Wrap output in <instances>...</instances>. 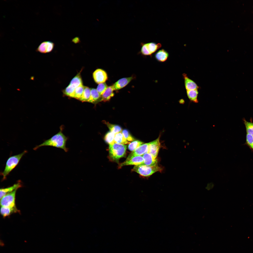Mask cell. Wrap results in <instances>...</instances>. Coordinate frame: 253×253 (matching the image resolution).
Here are the masks:
<instances>
[{"label": "cell", "instance_id": "obj_1", "mask_svg": "<svg viewBox=\"0 0 253 253\" xmlns=\"http://www.w3.org/2000/svg\"><path fill=\"white\" fill-rule=\"evenodd\" d=\"M67 139V138L60 130L50 139L45 141L41 144L34 148V149L36 150L43 146H49L62 149L65 152H67L68 150V149L66 147Z\"/></svg>", "mask_w": 253, "mask_h": 253}, {"label": "cell", "instance_id": "obj_33", "mask_svg": "<svg viewBox=\"0 0 253 253\" xmlns=\"http://www.w3.org/2000/svg\"><path fill=\"white\" fill-rule=\"evenodd\" d=\"M251 148L253 149V144Z\"/></svg>", "mask_w": 253, "mask_h": 253}, {"label": "cell", "instance_id": "obj_3", "mask_svg": "<svg viewBox=\"0 0 253 253\" xmlns=\"http://www.w3.org/2000/svg\"><path fill=\"white\" fill-rule=\"evenodd\" d=\"M24 151L22 153L9 157L6 162L4 169L2 173L3 179H4L9 173L16 167L23 156L26 152Z\"/></svg>", "mask_w": 253, "mask_h": 253}, {"label": "cell", "instance_id": "obj_16", "mask_svg": "<svg viewBox=\"0 0 253 253\" xmlns=\"http://www.w3.org/2000/svg\"><path fill=\"white\" fill-rule=\"evenodd\" d=\"M21 184L18 182L12 186L5 188L1 189L0 190V197L1 199L6 194L10 193L21 187Z\"/></svg>", "mask_w": 253, "mask_h": 253}, {"label": "cell", "instance_id": "obj_18", "mask_svg": "<svg viewBox=\"0 0 253 253\" xmlns=\"http://www.w3.org/2000/svg\"><path fill=\"white\" fill-rule=\"evenodd\" d=\"M0 213L4 217L9 216L12 214L17 212L19 211L16 207H10L1 206Z\"/></svg>", "mask_w": 253, "mask_h": 253}, {"label": "cell", "instance_id": "obj_25", "mask_svg": "<svg viewBox=\"0 0 253 253\" xmlns=\"http://www.w3.org/2000/svg\"><path fill=\"white\" fill-rule=\"evenodd\" d=\"M84 88L85 86L83 85L76 88L74 91L72 97L79 100L82 94Z\"/></svg>", "mask_w": 253, "mask_h": 253}, {"label": "cell", "instance_id": "obj_26", "mask_svg": "<svg viewBox=\"0 0 253 253\" xmlns=\"http://www.w3.org/2000/svg\"><path fill=\"white\" fill-rule=\"evenodd\" d=\"M115 134L111 131L108 132L104 137L105 141L109 144H112L115 143L114 140Z\"/></svg>", "mask_w": 253, "mask_h": 253}, {"label": "cell", "instance_id": "obj_2", "mask_svg": "<svg viewBox=\"0 0 253 253\" xmlns=\"http://www.w3.org/2000/svg\"><path fill=\"white\" fill-rule=\"evenodd\" d=\"M126 149V146L123 144L117 143L109 144V155L111 159L116 161L124 157Z\"/></svg>", "mask_w": 253, "mask_h": 253}, {"label": "cell", "instance_id": "obj_20", "mask_svg": "<svg viewBox=\"0 0 253 253\" xmlns=\"http://www.w3.org/2000/svg\"><path fill=\"white\" fill-rule=\"evenodd\" d=\"M186 93L188 97L191 101L196 103L198 102L197 89L186 90Z\"/></svg>", "mask_w": 253, "mask_h": 253}, {"label": "cell", "instance_id": "obj_7", "mask_svg": "<svg viewBox=\"0 0 253 253\" xmlns=\"http://www.w3.org/2000/svg\"><path fill=\"white\" fill-rule=\"evenodd\" d=\"M82 85L80 74L78 73L71 80L69 85L65 88V91L68 94H72L76 88Z\"/></svg>", "mask_w": 253, "mask_h": 253}, {"label": "cell", "instance_id": "obj_31", "mask_svg": "<svg viewBox=\"0 0 253 253\" xmlns=\"http://www.w3.org/2000/svg\"><path fill=\"white\" fill-rule=\"evenodd\" d=\"M246 141L247 144L251 148L253 144V135L247 133L246 136Z\"/></svg>", "mask_w": 253, "mask_h": 253}, {"label": "cell", "instance_id": "obj_4", "mask_svg": "<svg viewBox=\"0 0 253 253\" xmlns=\"http://www.w3.org/2000/svg\"><path fill=\"white\" fill-rule=\"evenodd\" d=\"M161 168L158 165L149 166L144 164L135 165L132 171L135 172L140 175L147 177L150 176L155 173L161 171Z\"/></svg>", "mask_w": 253, "mask_h": 253}, {"label": "cell", "instance_id": "obj_32", "mask_svg": "<svg viewBox=\"0 0 253 253\" xmlns=\"http://www.w3.org/2000/svg\"><path fill=\"white\" fill-rule=\"evenodd\" d=\"M72 41L75 43H79L80 41L79 38L77 37L72 39Z\"/></svg>", "mask_w": 253, "mask_h": 253}, {"label": "cell", "instance_id": "obj_28", "mask_svg": "<svg viewBox=\"0 0 253 253\" xmlns=\"http://www.w3.org/2000/svg\"><path fill=\"white\" fill-rule=\"evenodd\" d=\"M246 131L247 134L253 135V123L244 120Z\"/></svg>", "mask_w": 253, "mask_h": 253}, {"label": "cell", "instance_id": "obj_30", "mask_svg": "<svg viewBox=\"0 0 253 253\" xmlns=\"http://www.w3.org/2000/svg\"><path fill=\"white\" fill-rule=\"evenodd\" d=\"M122 133L127 140L131 141L134 140V138L131 136L127 130L124 129L123 130L122 132Z\"/></svg>", "mask_w": 253, "mask_h": 253}, {"label": "cell", "instance_id": "obj_12", "mask_svg": "<svg viewBox=\"0 0 253 253\" xmlns=\"http://www.w3.org/2000/svg\"><path fill=\"white\" fill-rule=\"evenodd\" d=\"M143 163L144 159L142 156H136L132 157L128 160H125V161L120 164V167L129 165H136L143 164Z\"/></svg>", "mask_w": 253, "mask_h": 253}, {"label": "cell", "instance_id": "obj_14", "mask_svg": "<svg viewBox=\"0 0 253 253\" xmlns=\"http://www.w3.org/2000/svg\"><path fill=\"white\" fill-rule=\"evenodd\" d=\"M183 75L186 90L197 89L199 87L195 82L189 78L186 74H183Z\"/></svg>", "mask_w": 253, "mask_h": 253}, {"label": "cell", "instance_id": "obj_10", "mask_svg": "<svg viewBox=\"0 0 253 253\" xmlns=\"http://www.w3.org/2000/svg\"><path fill=\"white\" fill-rule=\"evenodd\" d=\"M160 146V137L155 140L149 143L148 153L151 154L156 159Z\"/></svg>", "mask_w": 253, "mask_h": 253}, {"label": "cell", "instance_id": "obj_27", "mask_svg": "<svg viewBox=\"0 0 253 253\" xmlns=\"http://www.w3.org/2000/svg\"><path fill=\"white\" fill-rule=\"evenodd\" d=\"M143 143V142L139 141H134L129 144L128 148L130 150L133 151Z\"/></svg>", "mask_w": 253, "mask_h": 253}, {"label": "cell", "instance_id": "obj_5", "mask_svg": "<svg viewBox=\"0 0 253 253\" xmlns=\"http://www.w3.org/2000/svg\"><path fill=\"white\" fill-rule=\"evenodd\" d=\"M141 48L140 53L145 56L151 55L162 46L161 44L156 43L154 42L147 43L141 42Z\"/></svg>", "mask_w": 253, "mask_h": 253}, {"label": "cell", "instance_id": "obj_15", "mask_svg": "<svg viewBox=\"0 0 253 253\" xmlns=\"http://www.w3.org/2000/svg\"><path fill=\"white\" fill-rule=\"evenodd\" d=\"M144 159V163L143 164L149 166H154L157 165V161L150 154L145 153L142 155Z\"/></svg>", "mask_w": 253, "mask_h": 253}, {"label": "cell", "instance_id": "obj_11", "mask_svg": "<svg viewBox=\"0 0 253 253\" xmlns=\"http://www.w3.org/2000/svg\"><path fill=\"white\" fill-rule=\"evenodd\" d=\"M54 46L53 42L49 41H44L42 42L36 50V51L42 53L51 52Z\"/></svg>", "mask_w": 253, "mask_h": 253}, {"label": "cell", "instance_id": "obj_22", "mask_svg": "<svg viewBox=\"0 0 253 253\" xmlns=\"http://www.w3.org/2000/svg\"><path fill=\"white\" fill-rule=\"evenodd\" d=\"M114 140L115 143L123 145L130 143L126 139L121 133L115 134Z\"/></svg>", "mask_w": 253, "mask_h": 253}, {"label": "cell", "instance_id": "obj_19", "mask_svg": "<svg viewBox=\"0 0 253 253\" xmlns=\"http://www.w3.org/2000/svg\"><path fill=\"white\" fill-rule=\"evenodd\" d=\"M155 57L158 61L163 62L166 61L169 56L168 53L164 49L160 50L155 54Z\"/></svg>", "mask_w": 253, "mask_h": 253}, {"label": "cell", "instance_id": "obj_29", "mask_svg": "<svg viewBox=\"0 0 253 253\" xmlns=\"http://www.w3.org/2000/svg\"><path fill=\"white\" fill-rule=\"evenodd\" d=\"M108 86L105 83H100L98 85L96 89L101 96L104 93Z\"/></svg>", "mask_w": 253, "mask_h": 253}, {"label": "cell", "instance_id": "obj_6", "mask_svg": "<svg viewBox=\"0 0 253 253\" xmlns=\"http://www.w3.org/2000/svg\"><path fill=\"white\" fill-rule=\"evenodd\" d=\"M17 190L6 194L0 199V204L1 206L12 208L16 207L15 204V197Z\"/></svg>", "mask_w": 253, "mask_h": 253}, {"label": "cell", "instance_id": "obj_24", "mask_svg": "<svg viewBox=\"0 0 253 253\" xmlns=\"http://www.w3.org/2000/svg\"><path fill=\"white\" fill-rule=\"evenodd\" d=\"M91 89L85 86L82 94L80 99V100L82 102H88L90 97Z\"/></svg>", "mask_w": 253, "mask_h": 253}, {"label": "cell", "instance_id": "obj_21", "mask_svg": "<svg viewBox=\"0 0 253 253\" xmlns=\"http://www.w3.org/2000/svg\"><path fill=\"white\" fill-rule=\"evenodd\" d=\"M90 89V96L88 102L93 103L97 101L101 97V96L96 89L91 88Z\"/></svg>", "mask_w": 253, "mask_h": 253}, {"label": "cell", "instance_id": "obj_8", "mask_svg": "<svg viewBox=\"0 0 253 253\" xmlns=\"http://www.w3.org/2000/svg\"><path fill=\"white\" fill-rule=\"evenodd\" d=\"M149 145V143L141 145L129 155L126 160H128L134 156H142L148 153Z\"/></svg>", "mask_w": 253, "mask_h": 253}, {"label": "cell", "instance_id": "obj_9", "mask_svg": "<svg viewBox=\"0 0 253 253\" xmlns=\"http://www.w3.org/2000/svg\"><path fill=\"white\" fill-rule=\"evenodd\" d=\"M93 76L95 82L99 84L104 83L108 79L106 72L104 70L100 69H97L94 71Z\"/></svg>", "mask_w": 253, "mask_h": 253}, {"label": "cell", "instance_id": "obj_23", "mask_svg": "<svg viewBox=\"0 0 253 253\" xmlns=\"http://www.w3.org/2000/svg\"><path fill=\"white\" fill-rule=\"evenodd\" d=\"M103 122L107 125L110 131L111 132L115 134L122 132V129L119 126L111 124L106 121Z\"/></svg>", "mask_w": 253, "mask_h": 253}, {"label": "cell", "instance_id": "obj_13", "mask_svg": "<svg viewBox=\"0 0 253 253\" xmlns=\"http://www.w3.org/2000/svg\"><path fill=\"white\" fill-rule=\"evenodd\" d=\"M133 79L132 77L124 78L119 80L112 85L114 90L121 89L126 86Z\"/></svg>", "mask_w": 253, "mask_h": 253}, {"label": "cell", "instance_id": "obj_17", "mask_svg": "<svg viewBox=\"0 0 253 253\" xmlns=\"http://www.w3.org/2000/svg\"><path fill=\"white\" fill-rule=\"evenodd\" d=\"M114 90L112 86H108L104 93L101 96L100 101L104 102L108 101L114 96L113 92Z\"/></svg>", "mask_w": 253, "mask_h": 253}]
</instances>
